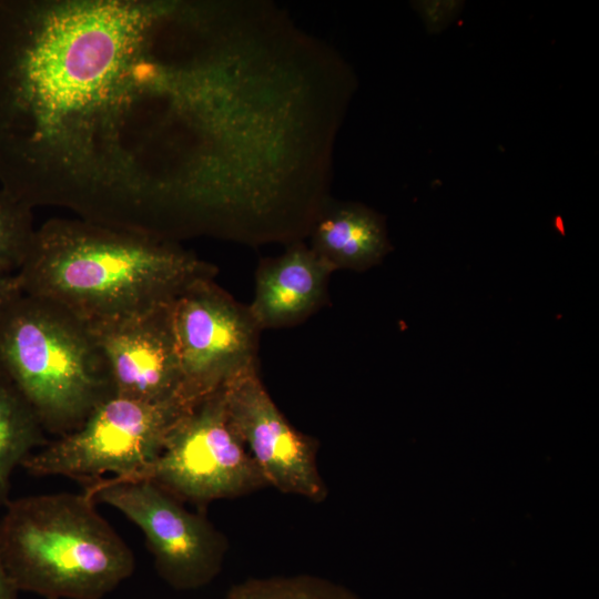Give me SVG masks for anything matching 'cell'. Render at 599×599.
<instances>
[{
    "label": "cell",
    "mask_w": 599,
    "mask_h": 599,
    "mask_svg": "<svg viewBox=\"0 0 599 599\" xmlns=\"http://www.w3.org/2000/svg\"><path fill=\"white\" fill-rule=\"evenodd\" d=\"M0 377L44 432L59 437L112 394L90 325L59 304L23 293L0 313Z\"/></svg>",
    "instance_id": "cell-4"
},
{
    "label": "cell",
    "mask_w": 599,
    "mask_h": 599,
    "mask_svg": "<svg viewBox=\"0 0 599 599\" xmlns=\"http://www.w3.org/2000/svg\"><path fill=\"white\" fill-rule=\"evenodd\" d=\"M131 520L144 536L159 576L173 589L195 590L221 571L227 541L205 517L146 479L102 478L84 491Z\"/></svg>",
    "instance_id": "cell-7"
},
{
    "label": "cell",
    "mask_w": 599,
    "mask_h": 599,
    "mask_svg": "<svg viewBox=\"0 0 599 599\" xmlns=\"http://www.w3.org/2000/svg\"><path fill=\"white\" fill-rule=\"evenodd\" d=\"M230 423L267 485L322 501L327 488L316 464L317 443L295 429L263 385L257 367L224 386Z\"/></svg>",
    "instance_id": "cell-9"
},
{
    "label": "cell",
    "mask_w": 599,
    "mask_h": 599,
    "mask_svg": "<svg viewBox=\"0 0 599 599\" xmlns=\"http://www.w3.org/2000/svg\"><path fill=\"white\" fill-rule=\"evenodd\" d=\"M311 250L334 271H365L389 252L383 219L357 203H332L316 219Z\"/></svg>",
    "instance_id": "cell-12"
},
{
    "label": "cell",
    "mask_w": 599,
    "mask_h": 599,
    "mask_svg": "<svg viewBox=\"0 0 599 599\" xmlns=\"http://www.w3.org/2000/svg\"><path fill=\"white\" fill-rule=\"evenodd\" d=\"M180 400L151 403L115 394L101 400L73 432L31 454L22 464L33 476L85 481L133 478L160 455L180 416Z\"/></svg>",
    "instance_id": "cell-5"
},
{
    "label": "cell",
    "mask_w": 599,
    "mask_h": 599,
    "mask_svg": "<svg viewBox=\"0 0 599 599\" xmlns=\"http://www.w3.org/2000/svg\"><path fill=\"white\" fill-rule=\"evenodd\" d=\"M213 267L170 238L82 219L35 229L14 274L23 294L49 300L89 325L173 301Z\"/></svg>",
    "instance_id": "cell-2"
},
{
    "label": "cell",
    "mask_w": 599,
    "mask_h": 599,
    "mask_svg": "<svg viewBox=\"0 0 599 599\" xmlns=\"http://www.w3.org/2000/svg\"><path fill=\"white\" fill-rule=\"evenodd\" d=\"M44 434L29 406L0 377V508L10 501L14 469L47 444Z\"/></svg>",
    "instance_id": "cell-13"
},
{
    "label": "cell",
    "mask_w": 599,
    "mask_h": 599,
    "mask_svg": "<svg viewBox=\"0 0 599 599\" xmlns=\"http://www.w3.org/2000/svg\"><path fill=\"white\" fill-rule=\"evenodd\" d=\"M166 4L0 0L1 190L123 223L120 112Z\"/></svg>",
    "instance_id": "cell-1"
},
{
    "label": "cell",
    "mask_w": 599,
    "mask_h": 599,
    "mask_svg": "<svg viewBox=\"0 0 599 599\" xmlns=\"http://www.w3.org/2000/svg\"><path fill=\"white\" fill-rule=\"evenodd\" d=\"M0 556L19 592L44 599H102L135 569L130 547L85 493L10 499Z\"/></svg>",
    "instance_id": "cell-3"
},
{
    "label": "cell",
    "mask_w": 599,
    "mask_h": 599,
    "mask_svg": "<svg viewBox=\"0 0 599 599\" xmlns=\"http://www.w3.org/2000/svg\"><path fill=\"white\" fill-rule=\"evenodd\" d=\"M34 233L32 209L0 189V273L18 271Z\"/></svg>",
    "instance_id": "cell-15"
},
{
    "label": "cell",
    "mask_w": 599,
    "mask_h": 599,
    "mask_svg": "<svg viewBox=\"0 0 599 599\" xmlns=\"http://www.w3.org/2000/svg\"><path fill=\"white\" fill-rule=\"evenodd\" d=\"M0 599H19V591L10 580L0 556Z\"/></svg>",
    "instance_id": "cell-17"
},
{
    "label": "cell",
    "mask_w": 599,
    "mask_h": 599,
    "mask_svg": "<svg viewBox=\"0 0 599 599\" xmlns=\"http://www.w3.org/2000/svg\"><path fill=\"white\" fill-rule=\"evenodd\" d=\"M225 599H361L347 588L309 575L252 578L232 586Z\"/></svg>",
    "instance_id": "cell-14"
},
{
    "label": "cell",
    "mask_w": 599,
    "mask_h": 599,
    "mask_svg": "<svg viewBox=\"0 0 599 599\" xmlns=\"http://www.w3.org/2000/svg\"><path fill=\"white\" fill-rule=\"evenodd\" d=\"M22 292L16 275L0 273V313L2 309Z\"/></svg>",
    "instance_id": "cell-16"
},
{
    "label": "cell",
    "mask_w": 599,
    "mask_h": 599,
    "mask_svg": "<svg viewBox=\"0 0 599 599\" xmlns=\"http://www.w3.org/2000/svg\"><path fill=\"white\" fill-rule=\"evenodd\" d=\"M172 321L189 407L257 367L260 327L212 277L191 283L173 300Z\"/></svg>",
    "instance_id": "cell-8"
},
{
    "label": "cell",
    "mask_w": 599,
    "mask_h": 599,
    "mask_svg": "<svg viewBox=\"0 0 599 599\" xmlns=\"http://www.w3.org/2000/svg\"><path fill=\"white\" fill-rule=\"evenodd\" d=\"M123 479H146L180 500L196 504L267 485L230 423L224 387L185 410L156 459L135 477Z\"/></svg>",
    "instance_id": "cell-6"
},
{
    "label": "cell",
    "mask_w": 599,
    "mask_h": 599,
    "mask_svg": "<svg viewBox=\"0 0 599 599\" xmlns=\"http://www.w3.org/2000/svg\"><path fill=\"white\" fill-rule=\"evenodd\" d=\"M333 272L302 244L262 263L255 275L254 297L247 306L260 329L290 326L311 315L325 301Z\"/></svg>",
    "instance_id": "cell-11"
},
{
    "label": "cell",
    "mask_w": 599,
    "mask_h": 599,
    "mask_svg": "<svg viewBox=\"0 0 599 599\" xmlns=\"http://www.w3.org/2000/svg\"><path fill=\"white\" fill-rule=\"evenodd\" d=\"M172 302L90 325L105 359L113 394L151 403L185 404Z\"/></svg>",
    "instance_id": "cell-10"
}]
</instances>
